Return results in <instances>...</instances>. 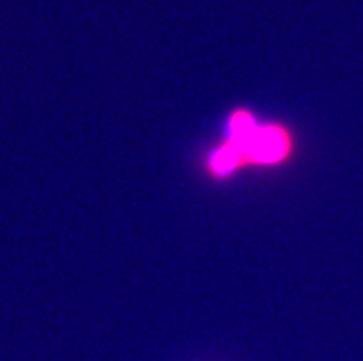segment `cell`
Wrapping results in <instances>:
<instances>
[{
  "instance_id": "6da1fadb",
  "label": "cell",
  "mask_w": 363,
  "mask_h": 361,
  "mask_svg": "<svg viewBox=\"0 0 363 361\" xmlns=\"http://www.w3.org/2000/svg\"><path fill=\"white\" fill-rule=\"evenodd\" d=\"M233 146L238 150L240 155H249L260 162H273L288 151V138L277 128L260 129V131L255 129L242 142H233Z\"/></svg>"
}]
</instances>
